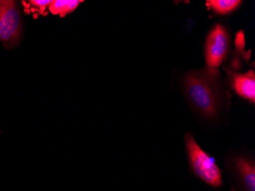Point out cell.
Here are the masks:
<instances>
[{"label":"cell","instance_id":"cell-1","mask_svg":"<svg viewBox=\"0 0 255 191\" xmlns=\"http://www.w3.org/2000/svg\"><path fill=\"white\" fill-rule=\"evenodd\" d=\"M183 90L192 108L207 119H216L230 97L223 87L221 74L212 67L192 70L185 74Z\"/></svg>","mask_w":255,"mask_h":191},{"label":"cell","instance_id":"cell-2","mask_svg":"<svg viewBox=\"0 0 255 191\" xmlns=\"http://www.w3.org/2000/svg\"><path fill=\"white\" fill-rule=\"evenodd\" d=\"M184 141L190 169L195 176L212 188H221L223 174L214 158L202 149L191 133L185 134Z\"/></svg>","mask_w":255,"mask_h":191},{"label":"cell","instance_id":"cell-3","mask_svg":"<svg viewBox=\"0 0 255 191\" xmlns=\"http://www.w3.org/2000/svg\"><path fill=\"white\" fill-rule=\"evenodd\" d=\"M24 35V23L18 2L0 0V41L5 48L14 49Z\"/></svg>","mask_w":255,"mask_h":191},{"label":"cell","instance_id":"cell-4","mask_svg":"<svg viewBox=\"0 0 255 191\" xmlns=\"http://www.w3.org/2000/svg\"><path fill=\"white\" fill-rule=\"evenodd\" d=\"M230 35L227 28L217 24L210 30L206 44L204 55L206 67L216 68L223 64L230 51Z\"/></svg>","mask_w":255,"mask_h":191},{"label":"cell","instance_id":"cell-5","mask_svg":"<svg viewBox=\"0 0 255 191\" xmlns=\"http://www.w3.org/2000/svg\"><path fill=\"white\" fill-rule=\"evenodd\" d=\"M227 163L239 191H255V159L250 155H235Z\"/></svg>","mask_w":255,"mask_h":191},{"label":"cell","instance_id":"cell-6","mask_svg":"<svg viewBox=\"0 0 255 191\" xmlns=\"http://www.w3.org/2000/svg\"><path fill=\"white\" fill-rule=\"evenodd\" d=\"M230 85L233 90L242 98L252 103L255 102V74L254 70L240 74L227 70Z\"/></svg>","mask_w":255,"mask_h":191},{"label":"cell","instance_id":"cell-7","mask_svg":"<svg viewBox=\"0 0 255 191\" xmlns=\"http://www.w3.org/2000/svg\"><path fill=\"white\" fill-rule=\"evenodd\" d=\"M84 2L80 0H53L49 8V12L52 15L64 18L66 15L72 13Z\"/></svg>","mask_w":255,"mask_h":191},{"label":"cell","instance_id":"cell-8","mask_svg":"<svg viewBox=\"0 0 255 191\" xmlns=\"http://www.w3.org/2000/svg\"><path fill=\"white\" fill-rule=\"evenodd\" d=\"M206 2L218 15H226L239 8L242 2L239 0H210Z\"/></svg>","mask_w":255,"mask_h":191},{"label":"cell","instance_id":"cell-9","mask_svg":"<svg viewBox=\"0 0 255 191\" xmlns=\"http://www.w3.org/2000/svg\"><path fill=\"white\" fill-rule=\"evenodd\" d=\"M53 0H31L22 2L24 8L29 13L38 17L39 15H46L49 11V8Z\"/></svg>","mask_w":255,"mask_h":191},{"label":"cell","instance_id":"cell-10","mask_svg":"<svg viewBox=\"0 0 255 191\" xmlns=\"http://www.w3.org/2000/svg\"><path fill=\"white\" fill-rule=\"evenodd\" d=\"M0 135H1V131H0Z\"/></svg>","mask_w":255,"mask_h":191}]
</instances>
